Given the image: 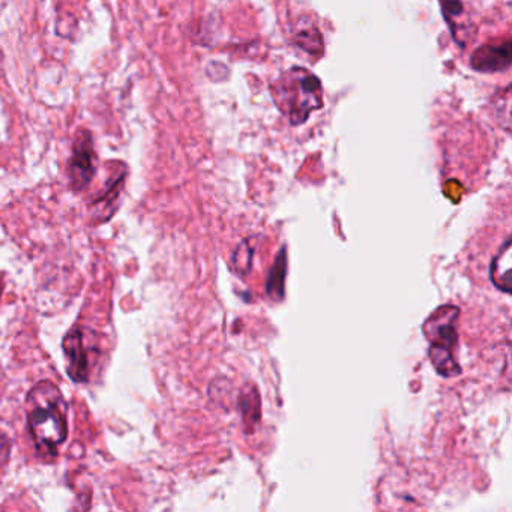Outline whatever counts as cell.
Wrapping results in <instances>:
<instances>
[{
	"instance_id": "7c38bea8",
	"label": "cell",
	"mask_w": 512,
	"mask_h": 512,
	"mask_svg": "<svg viewBox=\"0 0 512 512\" xmlns=\"http://www.w3.org/2000/svg\"><path fill=\"white\" fill-rule=\"evenodd\" d=\"M2 289H4V287L0 286V295H2Z\"/></svg>"
},
{
	"instance_id": "3957f363",
	"label": "cell",
	"mask_w": 512,
	"mask_h": 512,
	"mask_svg": "<svg viewBox=\"0 0 512 512\" xmlns=\"http://www.w3.org/2000/svg\"><path fill=\"white\" fill-rule=\"evenodd\" d=\"M455 307H449L446 313V320H443L445 314V307L442 310H437L440 320L436 322L433 316L427 319L428 329L425 328V335L430 338L431 347L428 356L433 362L436 370L442 376L452 377L460 374V365L455 362L454 355H452V347L457 344V328H455V319H457L458 311Z\"/></svg>"
},
{
	"instance_id": "5b68a950",
	"label": "cell",
	"mask_w": 512,
	"mask_h": 512,
	"mask_svg": "<svg viewBox=\"0 0 512 512\" xmlns=\"http://www.w3.org/2000/svg\"><path fill=\"white\" fill-rule=\"evenodd\" d=\"M95 163H97V155H95L91 134L88 131H80L74 142L73 155L68 164V176L74 191H83L89 187L97 170Z\"/></svg>"
},
{
	"instance_id": "7a4b0ae2",
	"label": "cell",
	"mask_w": 512,
	"mask_h": 512,
	"mask_svg": "<svg viewBox=\"0 0 512 512\" xmlns=\"http://www.w3.org/2000/svg\"><path fill=\"white\" fill-rule=\"evenodd\" d=\"M275 106L292 125H302L323 107L322 83L304 68H292L271 85Z\"/></svg>"
},
{
	"instance_id": "6da1fadb",
	"label": "cell",
	"mask_w": 512,
	"mask_h": 512,
	"mask_svg": "<svg viewBox=\"0 0 512 512\" xmlns=\"http://www.w3.org/2000/svg\"><path fill=\"white\" fill-rule=\"evenodd\" d=\"M29 431L41 454L55 457L68 437L67 403L50 380L35 385L26 397Z\"/></svg>"
},
{
	"instance_id": "ba28073f",
	"label": "cell",
	"mask_w": 512,
	"mask_h": 512,
	"mask_svg": "<svg viewBox=\"0 0 512 512\" xmlns=\"http://www.w3.org/2000/svg\"><path fill=\"white\" fill-rule=\"evenodd\" d=\"M490 277L497 289L505 293L512 292L511 239H506L505 244L491 262Z\"/></svg>"
},
{
	"instance_id": "30bf717a",
	"label": "cell",
	"mask_w": 512,
	"mask_h": 512,
	"mask_svg": "<svg viewBox=\"0 0 512 512\" xmlns=\"http://www.w3.org/2000/svg\"><path fill=\"white\" fill-rule=\"evenodd\" d=\"M296 44L305 52L313 53V55H322V37H320L319 31L314 26H308V28L301 29L298 34L295 35Z\"/></svg>"
},
{
	"instance_id": "277c9868",
	"label": "cell",
	"mask_w": 512,
	"mask_h": 512,
	"mask_svg": "<svg viewBox=\"0 0 512 512\" xmlns=\"http://www.w3.org/2000/svg\"><path fill=\"white\" fill-rule=\"evenodd\" d=\"M88 331L76 326L71 329L64 338L65 356H67L68 376L77 383L89 382L91 377L92 364L95 356L98 355L97 347L92 346L89 341Z\"/></svg>"
},
{
	"instance_id": "9c48e42d",
	"label": "cell",
	"mask_w": 512,
	"mask_h": 512,
	"mask_svg": "<svg viewBox=\"0 0 512 512\" xmlns=\"http://www.w3.org/2000/svg\"><path fill=\"white\" fill-rule=\"evenodd\" d=\"M286 271L287 250L286 248H283V250L280 251V254H278L271 272H269L268 284H266V290H268L269 298L274 299V301H281V299H283Z\"/></svg>"
},
{
	"instance_id": "52a82bcc",
	"label": "cell",
	"mask_w": 512,
	"mask_h": 512,
	"mask_svg": "<svg viewBox=\"0 0 512 512\" xmlns=\"http://www.w3.org/2000/svg\"><path fill=\"white\" fill-rule=\"evenodd\" d=\"M472 67L479 73H497L511 64V43L499 46H482L472 55Z\"/></svg>"
},
{
	"instance_id": "8992f818",
	"label": "cell",
	"mask_w": 512,
	"mask_h": 512,
	"mask_svg": "<svg viewBox=\"0 0 512 512\" xmlns=\"http://www.w3.org/2000/svg\"><path fill=\"white\" fill-rule=\"evenodd\" d=\"M125 179H127V170H125L124 164L119 163L118 172L106 182V187L91 203V215L94 223H104L113 217L118 208L122 191H124Z\"/></svg>"
},
{
	"instance_id": "8fae6325",
	"label": "cell",
	"mask_w": 512,
	"mask_h": 512,
	"mask_svg": "<svg viewBox=\"0 0 512 512\" xmlns=\"http://www.w3.org/2000/svg\"><path fill=\"white\" fill-rule=\"evenodd\" d=\"M8 449H10V442L4 434L0 433V457L2 454H8Z\"/></svg>"
}]
</instances>
